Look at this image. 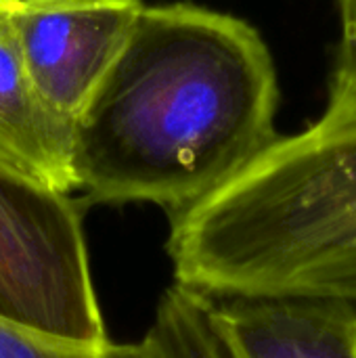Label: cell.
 Wrapping results in <instances>:
<instances>
[{
	"label": "cell",
	"mask_w": 356,
	"mask_h": 358,
	"mask_svg": "<svg viewBox=\"0 0 356 358\" xmlns=\"http://www.w3.org/2000/svg\"><path fill=\"white\" fill-rule=\"evenodd\" d=\"M176 285L208 298L306 300L356 321V120H317L174 210Z\"/></svg>",
	"instance_id": "2"
},
{
	"label": "cell",
	"mask_w": 356,
	"mask_h": 358,
	"mask_svg": "<svg viewBox=\"0 0 356 358\" xmlns=\"http://www.w3.org/2000/svg\"><path fill=\"white\" fill-rule=\"evenodd\" d=\"M141 0H17L19 48L40 99L63 120L84 109L122 52Z\"/></svg>",
	"instance_id": "4"
},
{
	"label": "cell",
	"mask_w": 356,
	"mask_h": 358,
	"mask_svg": "<svg viewBox=\"0 0 356 358\" xmlns=\"http://www.w3.org/2000/svg\"><path fill=\"white\" fill-rule=\"evenodd\" d=\"M201 298L231 358H356V321L338 308L306 300Z\"/></svg>",
	"instance_id": "5"
},
{
	"label": "cell",
	"mask_w": 356,
	"mask_h": 358,
	"mask_svg": "<svg viewBox=\"0 0 356 358\" xmlns=\"http://www.w3.org/2000/svg\"><path fill=\"white\" fill-rule=\"evenodd\" d=\"M17 4V0H0V6H8V8H13Z\"/></svg>",
	"instance_id": "11"
},
{
	"label": "cell",
	"mask_w": 356,
	"mask_h": 358,
	"mask_svg": "<svg viewBox=\"0 0 356 358\" xmlns=\"http://www.w3.org/2000/svg\"><path fill=\"white\" fill-rule=\"evenodd\" d=\"M0 159L48 189L76 191L71 122L57 115L34 88L8 6H0Z\"/></svg>",
	"instance_id": "6"
},
{
	"label": "cell",
	"mask_w": 356,
	"mask_h": 358,
	"mask_svg": "<svg viewBox=\"0 0 356 358\" xmlns=\"http://www.w3.org/2000/svg\"><path fill=\"white\" fill-rule=\"evenodd\" d=\"M273 55L245 19L193 2L143 6L71 122L84 203L187 208L277 138Z\"/></svg>",
	"instance_id": "1"
},
{
	"label": "cell",
	"mask_w": 356,
	"mask_h": 358,
	"mask_svg": "<svg viewBox=\"0 0 356 358\" xmlns=\"http://www.w3.org/2000/svg\"><path fill=\"white\" fill-rule=\"evenodd\" d=\"M143 344L151 358H231L204 300L183 289H172L159 300Z\"/></svg>",
	"instance_id": "7"
},
{
	"label": "cell",
	"mask_w": 356,
	"mask_h": 358,
	"mask_svg": "<svg viewBox=\"0 0 356 358\" xmlns=\"http://www.w3.org/2000/svg\"><path fill=\"white\" fill-rule=\"evenodd\" d=\"M103 358H151V355L147 352L145 344H109L105 348V355Z\"/></svg>",
	"instance_id": "10"
},
{
	"label": "cell",
	"mask_w": 356,
	"mask_h": 358,
	"mask_svg": "<svg viewBox=\"0 0 356 358\" xmlns=\"http://www.w3.org/2000/svg\"><path fill=\"white\" fill-rule=\"evenodd\" d=\"M105 348L48 338L0 317V358H103Z\"/></svg>",
	"instance_id": "9"
},
{
	"label": "cell",
	"mask_w": 356,
	"mask_h": 358,
	"mask_svg": "<svg viewBox=\"0 0 356 358\" xmlns=\"http://www.w3.org/2000/svg\"><path fill=\"white\" fill-rule=\"evenodd\" d=\"M340 4V46L334 71L332 99L321 117L356 120V0Z\"/></svg>",
	"instance_id": "8"
},
{
	"label": "cell",
	"mask_w": 356,
	"mask_h": 358,
	"mask_svg": "<svg viewBox=\"0 0 356 358\" xmlns=\"http://www.w3.org/2000/svg\"><path fill=\"white\" fill-rule=\"evenodd\" d=\"M82 206L0 159V317L48 338L105 348Z\"/></svg>",
	"instance_id": "3"
}]
</instances>
